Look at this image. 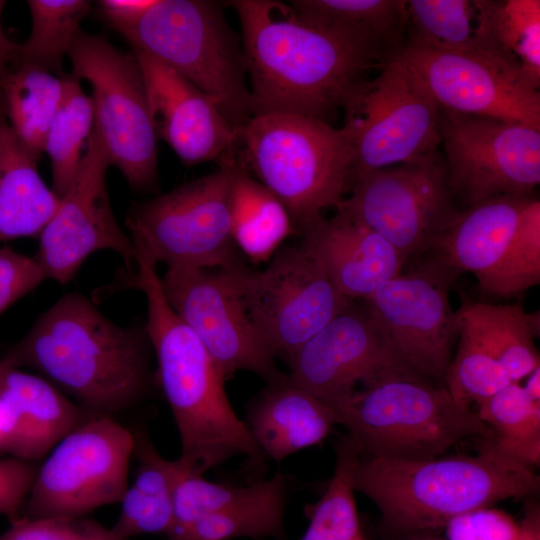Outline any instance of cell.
Segmentation results:
<instances>
[{
    "label": "cell",
    "mask_w": 540,
    "mask_h": 540,
    "mask_svg": "<svg viewBox=\"0 0 540 540\" xmlns=\"http://www.w3.org/2000/svg\"><path fill=\"white\" fill-rule=\"evenodd\" d=\"M474 324L481 338L512 382L526 378L540 366L534 340L539 335V313H528L518 304L463 302L459 308Z\"/></svg>",
    "instance_id": "31"
},
{
    "label": "cell",
    "mask_w": 540,
    "mask_h": 540,
    "mask_svg": "<svg viewBox=\"0 0 540 540\" xmlns=\"http://www.w3.org/2000/svg\"><path fill=\"white\" fill-rule=\"evenodd\" d=\"M31 32L19 44L17 64L63 77L62 63L91 8L89 0H28Z\"/></svg>",
    "instance_id": "34"
},
{
    "label": "cell",
    "mask_w": 540,
    "mask_h": 540,
    "mask_svg": "<svg viewBox=\"0 0 540 540\" xmlns=\"http://www.w3.org/2000/svg\"><path fill=\"white\" fill-rule=\"evenodd\" d=\"M239 165L134 204L126 227L136 248L167 268L219 270L239 265L231 235V189Z\"/></svg>",
    "instance_id": "8"
},
{
    "label": "cell",
    "mask_w": 540,
    "mask_h": 540,
    "mask_svg": "<svg viewBox=\"0 0 540 540\" xmlns=\"http://www.w3.org/2000/svg\"><path fill=\"white\" fill-rule=\"evenodd\" d=\"M289 365L288 378L333 410L359 390L358 386L411 367L365 301L354 300L307 340Z\"/></svg>",
    "instance_id": "18"
},
{
    "label": "cell",
    "mask_w": 540,
    "mask_h": 540,
    "mask_svg": "<svg viewBox=\"0 0 540 540\" xmlns=\"http://www.w3.org/2000/svg\"><path fill=\"white\" fill-rule=\"evenodd\" d=\"M532 467L493 448L475 456L398 460L362 457L355 490L379 509L386 527L412 532L445 527L453 518L539 491Z\"/></svg>",
    "instance_id": "4"
},
{
    "label": "cell",
    "mask_w": 540,
    "mask_h": 540,
    "mask_svg": "<svg viewBox=\"0 0 540 540\" xmlns=\"http://www.w3.org/2000/svg\"><path fill=\"white\" fill-rule=\"evenodd\" d=\"M342 109V128L352 152L349 184L361 174L439 149L440 107L400 56L385 63L378 76L359 84Z\"/></svg>",
    "instance_id": "9"
},
{
    "label": "cell",
    "mask_w": 540,
    "mask_h": 540,
    "mask_svg": "<svg viewBox=\"0 0 540 540\" xmlns=\"http://www.w3.org/2000/svg\"><path fill=\"white\" fill-rule=\"evenodd\" d=\"M165 298L201 341L222 376L249 371L271 383L285 376L248 316L225 270L167 268Z\"/></svg>",
    "instance_id": "16"
},
{
    "label": "cell",
    "mask_w": 540,
    "mask_h": 540,
    "mask_svg": "<svg viewBox=\"0 0 540 540\" xmlns=\"http://www.w3.org/2000/svg\"><path fill=\"white\" fill-rule=\"evenodd\" d=\"M287 504V481L277 471L260 495L205 514L171 530L168 540H231L235 538H285L284 515Z\"/></svg>",
    "instance_id": "29"
},
{
    "label": "cell",
    "mask_w": 540,
    "mask_h": 540,
    "mask_svg": "<svg viewBox=\"0 0 540 540\" xmlns=\"http://www.w3.org/2000/svg\"><path fill=\"white\" fill-rule=\"evenodd\" d=\"M5 1L0 0V76L7 72L8 66L18 62L19 44L10 40L3 31L1 17Z\"/></svg>",
    "instance_id": "46"
},
{
    "label": "cell",
    "mask_w": 540,
    "mask_h": 540,
    "mask_svg": "<svg viewBox=\"0 0 540 540\" xmlns=\"http://www.w3.org/2000/svg\"><path fill=\"white\" fill-rule=\"evenodd\" d=\"M526 378L524 390L533 400L540 401V366L536 367Z\"/></svg>",
    "instance_id": "47"
},
{
    "label": "cell",
    "mask_w": 540,
    "mask_h": 540,
    "mask_svg": "<svg viewBox=\"0 0 540 540\" xmlns=\"http://www.w3.org/2000/svg\"><path fill=\"white\" fill-rule=\"evenodd\" d=\"M449 190L460 210L499 196H531L540 183V130L440 108Z\"/></svg>",
    "instance_id": "13"
},
{
    "label": "cell",
    "mask_w": 540,
    "mask_h": 540,
    "mask_svg": "<svg viewBox=\"0 0 540 540\" xmlns=\"http://www.w3.org/2000/svg\"><path fill=\"white\" fill-rule=\"evenodd\" d=\"M91 416L46 379L0 361V453L41 459Z\"/></svg>",
    "instance_id": "22"
},
{
    "label": "cell",
    "mask_w": 540,
    "mask_h": 540,
    "mask_svg": "<svg viewBox=\"0 0 540 540\" xmlns=\"http://www.w3.org/2000/svg\"><path fill=\"white\" fill-rule=\"evenodd\" d=\"M334 472L313 506L301 540H365L356 508L355 475L361 454L346 436L336 444Z\"/></svg>",
    "instance_id": "35"
},
{
    "label": "cell",
    "mask_w": 540,
    "mask_h": 540,
    "mask_svg": "<svg viewBox=\"0 0 540 540\" xmlns=\"http://www.w3.org/2000/svg\"><path fill=\"white\" fill-rule=\"evenodd\" d=\"M120 503V515L111 529L123 539L148 533L167 535L173 527L172 498L147 495L128 486Z\"/></svg>",
    "instance_id": "42"
},
{
    "label": "cell",
    "mask_w": 540,
    "mask_h": 540,
    "mask_svg": "<svg viewBox=\"0 0 540 540\" xmlns=\"http://www.w3.org/2000/svg\"><path fill=\"white\" fill-rule=\"evenodd\" d=\"M46 279L34 257L0 247V314Z\"/></svg>",
    "instance_id": "43"
},
{
    "label": "cell",
    "mask_w": 540,
    "mask_h": 540,
    "mask_svg": "<svg viewBox=\"0 0 540 540\" xmlns=\"http://www.w3.org/2000/svg\"><path fill=\"white\" fill-rule=\"evenodd\" d=\"M334 411L362 457L434 459L463 439L492 435L475 410L411 367L378 377Z\"/></svg>",
    "instance_id": "5"
},
{
    "label": "cell",
    "mask_w": 540,
    "mask_h": 540,
    "mask_svg": "<svg viewBox=\"0 0 540 540\" xmlns=\"http://www.w3.org/2000/svg\"><path fill=\"white\" fill-rule=\"evenodd\" d=\"M62 80L61 101L44 146L51 165L52 190L60 199L73 182L95 122L92 98L83 91L80 80L72 74Z\"/></svg>",
    "instance_id": "33"
},
{
    "label": "cell",
    "mask_w": 540,
    "mask_h": 540,
    "mask_svg": "<svg viewBox=\"0 0 540 540\" xmlns=\"http://www.w3.org/2000/svg\"><path fill=\"white\" fill-rule=\"evenodd\" d=\"M140 65L152 123L186 165L235 163L238 132L214 100L169 66L133 49Z\"/></svg>",
    "instance_id": "20"
},
{
    "label": "cell",
    "mask_w": 540,
    "mask_h": 540,
    "mask_svg": "<svg viewBox=\"0 0 540 540\" xmlns=\"http://www.w3.org/2000/svg\"><path fill=\"white\" fill-rule=\"evenodd\" d=\"M540 283V201L533 197L520 218L492 297L512 298Z\"/></svg>",
    "instance_id": "38"
},
{
    "label": "cell",
    "mask_w": 540,
    "mask_h": 540,
    "mask_svg": "<svg viewBox=\"0 0 540 540\" xmlns=\"http://www.w3.org/2000/svg\"><path fill=\"white\" fill-rule=\"evenodd\" d=\"M224 270L271 352L288 362L351 301L299 246L280 248L262 271Z\"/></svg>",
    "instance_id": "14"
},
{
    "label": "cell",
    "mask_w": 540,
    "mask_h": 540,
    "mask_svg": "<svg viewBox=\"0 0 540 540\" xmlns=\"http://www.w3.org/2000/svg\"><path fill=\"white\" fill-rule=\"evenodd\" d=\"M134 288L146 299L144 325L157 361L156 379L171 409L180 438L177 458L187 474L203 476L234 456L263 469L265 457L225 390V378L187 324L164 296L157 263L137 249Z\"/></svg>",
    "instance_id": "3"
},
{
    "label": "cell",
    "mask_w": 540,
    "mask_h": 540,
    "mask_svg": "<svg viewBox=\"0 0 540 540\" xmlns=\"http://www.w3.org/2000/svg\"><path fill=\"white\" fill-rule=\"evenodd\" d=\"M477 52L540 87V1H474Z\"/></svg>",
    "instance_id": "27"
},
{
    "label": "cell",
    "mask_w": 540,
    "mask_h": 540,
    "mask_svg": "<svg viewBox=\"0 0 540 540\" xmlns=\"http://www.w3.org/2000/svg\"><path fill=\"white\" fill-rule=\"evenodd\" d=\"M306 21L344 36L377 54L385 63L406 44V0H291Z\"/></svg>",
    "instance_id": "26"
},
{
    "label": "cell",
    "mask_w": 540,
    "mask_h": 540,
    "mask_svg": "<svg viewBox=\"0 0 540 540\" xmlns=\"http://www.w3.org/2000/svg\"><path fill=\"white\" fill-rule=\"evenodd\" d=\"M0 540H126L85 516H54L11 521Z\"/></svg>",
    "instance_id": "41"
},
{
    "label": "cell",
    "mask_w": 540,
    "mask_h": 540,
    "mask_svg": "<svg viewBox=\"0 0 540 540\" xmlns=\"http://www.w3.org/2000/svg\"><path fill=\"white\" fill-rule=\"evenodd\" d=\"M532 196H499L460 211L437 238L429 258L456 278L472 273L481 292L493 296L523 211Z\"/></svg>",
    "instance_id": "23"
},
{
    "label": "cell",
    "mask_w": 540,
    "mask_h": 540,
    "mask_svg": "<svg viewBox=\"0 0 540 540\" xmlns=\"http://www.w3.org/2000/svg\"><path fill=\"white\" fill-rule=\"evenodd\" d=\"M298 245L349 300H367L376 289L402 273L406 263L381 235L336 211L302 227Z\"/></svg>",
    "instance_id": "21"
},
{
    "label": "cell",
    "mask_w": 540,
    "mask_h": 540,
    "mask_svg": "<svg viewBox=\"0 0 540 540\" xmlns=\"http://www.w3.org/2000/svg\"><path fill=\"white\" fill-rule=\"evenodd\" d=\"M235 162L285 205L296 231L345 197L352 152L345 130L312 118L252 116L238 131Z\"/></svg>",
    "instance_id": "6"
},
{
    "label": "cell",
    "mask_w": 540,
    "mask_h": 540,
    "mask_svg": "<svg viewBox=\"0 0 540 540\" xmlns=\"http://www.w3.org/2000/svg\"><path fill=\"white\" fill-rule=\"evenodd\" d=\"M249 432L263 456L277 463L319 444L339 424L336 412L294 384L286 374L248 404Z\"/></svg>",
    "instance_id": "24"
},
{
    "label": "cell",
    "mask_w": 540,
    "mask_h": 540,
    "mask_svg": "<svg viewBox=\"0 0 540 540\" xmlns=\"http://www.w3.org/2000/svg\"><path fill=\"white\" fill-rule=\"evenodd\" d=\"M67 55L71 74L92 87L94 128L110 164L133 189H152L157 183L158 137L135 53L123 52L105 37L80 29Z\"/></svg>",
    "instance_id": "10"
},
{
    "label": "cell",
    "mask_w": 540,
    "mask_h": 540,
    "mask_svg": "<svg viewBox=\"0 0 540 540\" xmlns=\"http://www.w3.org/2000/svg\"><path fill=\"white\" fill-rule=\"evenodd\" d=\"M135 437L112 416H91L51 450L37 469L21 516H85L120 503Z\"/></svg>",
    "instance_id": "12"
},
{
    "label": "cell",
    "mask_w": 540,
    "mask_h": 540,
    "mask_svg": "<svg viewBox=\"0 0 540 540\" xmlns=\"http://www.w3.org/2000/svg\"><path fill=\"white\" fill-rule=\"evenodd\" d=\"M455 277L425 259L381 284L365 303L401 357L419 374L443 384L459 335L449 291Z\"/></svg>",
    "instance_id": "17"
},
{
    "label": "cell",
    "mask_w": 540,
    "mask_h": 540,
    "mask_svg": "<svg viewBox=\"0 0 540 540\" xmlns=\"http://www.w3.org/2000/svg\"><path fill=\"white\" fill-rule=\"evenodd\" d=\"M457 352L451 359L444 385L461 407L472 409L512 381L481 338L472 321L460 310Z\"/></svg>",
    "instance_id": "36"
},
{
    "label": "cell",
    "mask_w": 540,
    "mask_h": 540,
    "mask_svg": "<svg viewBox=\"0 0 540 540\" xmlns=\"http://www.w3.org/2000/svg\"><path fill=\"white\" fill-rule=\"evenodd\" d=\"M38 157L0 113V242L39 236L61 199L39 174Z\"/></svg>",
    "instance_id": "25"
},
{
    "label": "cell",
    "mask_w": 540,
    "mask_h": 540,
    "mask_svg": "<svg viewBox=\"0 0 540 540\" xmlns=\"http://www.w3.org/2000/svg\"><path fill=\"white\" fill-rule=\"evenodd\" d=\"M336 208L385 238L407 262L427 253L460 213L436 149L413 161L367 172Z\"/></svg>",
    "instance_id": "11"
},
{
    "label": "cell",
    "mask_w": 540,
    "mask_h": 540,
    "mask_svg": "<svg viewBox=\"0 0 540 540\" xmlns=\"http://www.w3.org/2000/svg\"><path fill=\"white\" fill-rule=\"evenodd\" d=\"M440 108L517 122L540 130V92L499 61L479 53L406 44L399 55Z\"/></svg>",
    "instance_id": "19"
},
{
    "label": "cell",
    "mask_w": 540,
    "mask_h": 540,
    "mask_svg": "<svg viewBox=\"0 0 540 540\" xmlns=\"http://www.w3.org/2000/svg\"><path fill=\"white\" fill-rule=\"evenodd\" d=\"M230 222L235 246L253 263L270 260L288 237L297 235L285 205L241 166L231 189Z\"/></svg>",
    "instance_id": "28"
},
{
    "label": "cell",
    "mask_w": 540,
    "mask_h": 540,
    "mask_svg": "<svg viewBox=\"0 0 540 540\" xmlns=\"http://www.w3.org/2000/svg\"><path fill=\"white\" fill-rule=\"evenodd\" d=\"M239 17L252 116L284 113L330 124L373 67V51L303 19L277 0L227 1Z\"/></svg>",
    "instance_id": "1"
},
{
    "label": "cell",
    "mask_w": 540,
    "mask_h": 540,
    "mask_svg": "<svg viewBox=\"0 0 540 540\" xmlns=\"http://www.w3.org/2000/svg\"><path fill=\"white\" fill-rule=\"evenodd\" d=\"M110 160L96 131L88 139L78 171L58 209L44 227L33 256L47 279L65 284L99 250L118 254L129 275L137 271V250L118 224L109 200L106 172Z\"/></svg>",
    "instance_id": "15"
},
{
    "label": "cell",
    "mask_w": 540,
    "mask_h": 540,
    "mask_svg": "<svg viewBox=\"0 0 540 540\" xmlns=\"http://www.w3.org/2000/svg\"><path fill=\"white\" fill-rule=\"evenodd\" d=\"M538 514L534 510L517 523L501 510L477 509L447 523V540H540Z\"/></svg>",
    "instance_id": "40"
},
{
    "label": "cell",
    "mask_w": 540,
    "mask_h": 540,
    "mask_svg": "<svg viewBox=\"0 0 540 540\" xmlns=\"http://www.w3.org/2000/svg\"><path fill=\"white\" fill-rule=\"evenodd\" d=\"M152 351L144 326H122L70 292L35 320L1 362L29 367L94 416H111L148 394Z\"/></svg>",
    "instance_id": "2"
},
{
    "label": "cell",
    "mask_w": 540,
    "mask_h": 540,
    "mask_svg": "<svg viewBox=\"0 0 540 540\" xmlns=\"http://www.w3.org/2000/svg\"><path fill=\"white\" fill-rule=\"evenodd\" d=\"M37 468L16 457L0 459V515L13 521L21 516Z\"/></svg>",
    "instance_id": "44"
},
{
    "label": "cell",
    "mask_w": 540,
    "mask_h": 540,
    "mask_svg": "<svg viewBox=\"0 0 540 540\" xmlns=\"http://www.w3.org/2000/svg\"><path fill=\"white\" fill-rule=\"evenodd\" d=\"M475 410L491 430L487 438L499 452L529 467L540 462V401L511 382L480 402Z\"/></svg>",
    "instance_id": "32"
},
{
    "label": "cell",
    "mask_w": 540,
    "mask_h": 540,
    "mask_svg": "<svg viewBox=\"0 0 540 540\" xmlns=\"http://www.w3.org/2000/svg\"><path fill=\"white\" fill-rule=\"evenodd\" d=\"M268 485L269 478L246 486H232L208 481L203 476L184 474L174 488V524L171 530L205 514L252 499L264 492Z\"/></svg>",
    "instance_id": "39"
},
{
    "label": "cell",
    "mask_w": 540,
    "mask_h": 540,
    "mask_svg": "<svg viewBox=\"0 0 540 540\" xmlns=\"http://www.w3.org/2000/svg\"><path fill=\"white\" fill-rule=\"evenodd\" d=\"M119 33L133 49L169 66L210 96L237 132L252 117L242 41L227 23L222 3L155 0Z\"/></svg>",
    "instance_id": "7"
},
{
    "label": "cell",
    "mask_w": 540,
    "mask_h": 540,
    "mask_svg": "<svg viewBox=\"0 0 540 540\" xmlns=\"http://www.w3.org/2000/svg\"><path fill=\"white\" fill-rule=\"evenodd\" d=\"M475 17L474 1L409 0L406 44L449 52L478 53Z\"/></svg>",
    "instance_id": "37"
},
{
    "label": "cell",
    "mask_w": 540,
    "mask_h": 540,
    "mask_svg": "<svg viewBox=\"0 0 540 540\" xmlns=\"http://www.w3.org/2000/svg\"><path fill=\"white\" fill-rule=\"evenodd\" d=\"M155 0H102L98 1L99 11L118 32L133 25Z\"/></svg>",
    "instance_id": "45"
},
{
    "label": "cell",
    "mask_w": 540,
    "mask_h": 540,
    "mask_svg": "<svg viewBox=\"0 0 540 540\" xmlns=\"http://www.w3.org/2000/svg\"><path fill=\"white\" fill-rule=\"evenodd\" d=\"M0 91L4 115L15 136L39 158L61 101L62 77L35 66L20 64L0 76Z\"/></svg>",
    "instance_id": "30"
}]
</instances>
